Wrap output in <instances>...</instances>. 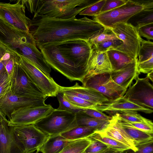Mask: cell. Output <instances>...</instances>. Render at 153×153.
Instances as JSON below:
<instances>
[{
	"label": "cell",
	"mask_w": 153,
	"mask_h": 153,
	"mask_svg": "<svg viewBox=\"0 0 153 153\" xmlns=\"http://www.w3.org/2000/svg\"><path fill=\"white\" fill-rule=\"evenodd\" d=\"M102 25L86 17L68 19L33 15L29 33L36 46L40 49L49 44L77 39L89 41L105 28Z\"/></svg>",
	"instance_id": "6da1fadb"
},
{
	"label": "cell",
	"mask_w": 153,
	"mask_h": 153,
	"mask_svg": "<svg viewBox=\"0 0 153 153\" xmlns=\"http://www.w3.org/2000/svg\"><path fill=\"white\" fill-rule=\"evenodd\" d=\"M93 0H21L32 14L60 19L76 16L82 10L97 1Z\"/></svg>",
	"instance_id": "7a4b0ae2"
},
{
	"label": "cell",
	"mask_w": 153,
	"mask_h": 153,
	"mask_svg": "<svg viewBox=\"0 0 153 153\" xmlns=\"http://www.w3.org/2000/svg\"><path fill=\"white\" fill-rule=\"evenodd\" d=\"M40 50L46 62L51 68L70 81H78L82 82L85 76L84 70L76 67L57 45L54 43L48 44Z\"/></svg>",
	"instance_id": "3957f363"
},
{
	"label": "cell",
	"mask_w": 153,
	"mask_h": 153,
	"mask_svg": "<svg viewBox=\"0 0 153 153\" xmlns=\"http://www.w3.org/2000/svg\"><path fill=\"white\" fill-rule=\"evenodd\" d=\"M34 125L49 136L60 134L77 126L75 114L56 109Z\"/></svg>",
	"instance_id": "277c9868"
},
{
	"label": "cell",
	"mask_w": 153,
	"mask_h": 153,
	"mask_svg": "<svg viewBox=\"0 0 153 153\" xmlns=\"http://www.w3.org/2000/svg\"><path fill=\"white\" fill-rule=\"evenodd\" d=\"M11 127L14 137L24 153L38 151L49 137L34 124Z\"/></svg>",
	"instance_id": "5b68a950"
},
{
	"label": "cell",
	"mask_w": 153,
	"mask_h": 153,
	"mask_svg": "<svg viewBox=\"0 0 153 153\" xmlns=\"http://www.w3.org/2000/svg\"><path fill=\"white\" fill-rule=\"evenodd\" d=\"M110 29L122 42L115 50L124 53L133 59L137 58L143 39L137 29L127 22L116 25Z\"/></svg>",
	"instance_id": "8992f818"
},
{
	"label": "cell",
	"mask_w": 153,
	"mask_h": 153,
	"mask_svg": "<svg viewBox=\"0 0 153 153\" xmlns=\"http://www.w3.org/2000/svg\"><path fill=\"white\" fill-rule=\"evenodd\" d=\"M143 9L142 6L133 0H128L121 6L93 16V20L105 28H111L116 25L127 22L131 17Z\"/></svg>",
	"instance_id": "52a82bcc"
},
{
	"label": "cell",
	"mask_w": 153,
	"mask_h": 153,
	"mask_svg": "<svg viewBox=\"0 0 153 153\" xmlns=\"http://www.w3.org/2000/svg\"><path fill=\"white\" fill-rule=\"evenodd\" d=\"M19 55L20 57L19 64L34 84L47 97H56L60 92L61 86L32 62Z\"/></svg>",
	"instance_id": "ba28073f"
},
{
	"label": "cell",
	"mask_w": 153,
	"mask_h": 153,
	"mask_svg": "<svg viewBox=\"0 0 153 153\" xmlns=\"http://www.w3.org/2000/svg\"><path fill=\"white\" fill-rule=\"evenodd\" d=\"M82 83V86L98 91L109 101L123 97L127 90L113 80L110 73L102 74L84 78Z\"/></svg>",
	"instance_id": "9c48e42d"
},
{
	"label": "cell",
	"mask_w": 153,
	"mask_h": 153,
	"mask_svg": "<svg viewBox=\"0 0 153 153\" xmlns=\"http://www.w3.org/2000/svg\"><path fill=\"white\" fill-rule=\"evenodd\" d=\"M54 44L59 47L76 67L84 70L92 48V45L89 41L77 39Z\"/></svg>",
	"instance_id": "30bf717a"
},
{
	"label": "cell",
	"mask_w": 153,
	"mask_h": 153,
	"mask_svg": "<svg viewBox=\"0 0 153 153\" xmlns=\"http://www.w3.org/2000/svg\"><path fill=\"white\" fill-rule=\"evenodd\" d=\"M11 92L16 95L30 97L45 99L47 97L16 62H14L11 76Z\"/></svg>",
	"instance_id": "8fae6325"
},
{
	"label": "cell",
	"mask_w": 153,
	"mask_h": 153,
	"mask_svg": "<svg viewBox=\"0 0 153 153\" xmlns=\"http://www.w3.org/2000/svg\"><path fill=\"white\" fill-rule=\"evenodd\" d=\"M33 40L29 33L21 31L0 18V42L9 53L20 54L23 45Z\"/></svg>",
	"instance_id": "7c38bea8"
},
{
	"label": "cell",
	"mask_w": 153,
	"mask_h": 153,
	"mask_svg": "<svg viewBox=\"0 0 153 153\" xmlns=\"http://www.w3.org/2000/svg\"><path fill=\"white\" fill-rule=\"evenodd\" d=\"M25 9L21 0L14 4L0 2V18L16 29L29 33L31 20L26 16Z\"/></svg>",
	"instance_id": "4fadbf2b"
},
{
	"label": "cell",
	"mask_w": 153,
	"mask_h": 153,
	"mask_svg": "<svg viewBox=\"0 0 153 153\" xmlns=\"http://www.w3.org/2000/svg\"><path fill=\"white\" fill-rule=\"evenodd\" d=\"M146 76L139 78L129 87L123 97L138 105L153 109V87Z\"/></svg>",
	"instance_id": "5bb4252c"
},
{
	"label": "cell",
	"mask_w": 153,
	"mask_h": 153,
	"mask_svg": "<svg viewBox=\"0 0 153 153\" xmlns=\"http://www.w3.org/2000/svg\"><path fill=\"white\" fill-rule=\"evenodd\" d=\"M45 99L16 95L11 91L0 100V109L9 120L11 114L16 111L45 105Z\"/></svg>",
	"instance_id": "9a60e30c"
},
{
	"label": "cell",
	"mask_w": 153,
	"mask_h": 153,
	"mask_svg": "<svg viewBox=\"0 0 153 153\" xmlns=\"http://www.w3.org/2000/svg\"><path fill=\"white\" fill-rule=\"evenodd\" d=\"M55 109L50 105L20 109L13 112L8 126H16L34 124Z\"/></svg>",
	"instance_id": "2e32d148"
},
{
	"label": "cell",
	"mask_w": 153,
	"mask_h": 153,
	"mask_svg": "<svg viewBox=\"0 0 153 153\" xmlns=\"http://www.w3.org/2000/svg\"><path fill=\"white\" fill-rule=\"evenodd\" d=\"M84 70L83 79L97 74L111 73L113 70L107 52H98L92 46L90 56Z\"/></svg>",
	"instance_id": "e0dca14e"
},
{
	"label": "cell",
	"mask_w": 153,
	"mask_h": 153,
	"mask_svg": "<svg viewBox=\"0 0 153 153\" xmlns=\"http://www.w3.org/2000/svg\"><path fill=\"white\" fill-rule=\"evenodd\" d=\"M96 110L106 112L111 116L116 113L124 112L139 111L148 114H151L153 112V110L138 105L123 97L98 105Z\"/></svg>",
	"instance_id": "ac0fdd59"
},
{
	"label": "cell",
	"mask_w": 153,
	"mask_h": 153,
	"mask_svg": "<svg viewBox=\"0 0 153 153\" xmlns=\"http://www.w3.org/2000/svg\"><path fill=\"white\" fill-rule=\"evenodd\" d=\"M76 96L90 102L100 105L109 100L103 95L93 89L84 87L76 82L70 87L61 86L60 92Z\"/></svg>",
	"instance_id": "d6986e66"
},
{
	"label": "cell",
	"mask_w": 153,
	"mask_h": 153,
	"mask_svg": "<svg viewBox=\"0 0 153 153\" xmlns=\"http://www.w3.org/2000/svg\"><path fill=\"white\" fill-rule=\"evenodd\" d=\"M137 58L135 59L120 69L110 73L113 80L126 90L134 80L138 79L140 74L137 68Z\"/></svg>",
	"instance_id": "ffe728a7"
},
{
	"label": "cell",
	"mask_w": 153,
	"mask_h": 153,
	"mask_svg": "<svg viewBox=\"0 0 153 153\" xmlns=\"http://www.w3.org/2000/svg\"><path fill=\"white\" fill-rule=\"evenodd\" d=\"M8 123V120L0 123V153H24Z\"/></svg>",
	"instance_id": "44dd1931"
},
{
	"label": "cell",
	"mask_w": 153,
	"mask_h": 153,
	"mask_svg": "<svg viewBox=\"0 0 153 153\" xmlns=\"http://www.w3.org/2000/svg\"><path fill=\"white\" fill-rule=\"evenodd\" d=\"M111 117L117 128L127 138L132 141L137 147L153 143V134L127 126L121 124L117 121L115 116Z\"/></svg>",
	"instance_id": "7402d4cb"
},
{
	"label": "cell",
	"mask_w": 153,
	"mask_h": 153,
	"mask_svg": "<svg viewBox=\"0 0 153 153\" xmlns=\"http://www.w3.org/2000/svg\"><path fill=\"white\" fill-rule=\"evenodd\" d=\"M94 132L123 143L129 147L134 152L138 150L134 142L127 138L117 128L112 117L109 123L102 129Z\"/></svg>",
	"instance_id": "603a6c76"
},
{
	"label": "cell",
	"mask_w": 153,
	"mask_h": 153,
	"mask_svg": "<svg viewBox=\"0 0 153 153\" xmlns=\"http://www.w3.org/2000/svg\"><path fill=\"white\" fill-rule=\"evenodd\" d=\"M72 141L65 139L60 134L49 136L37 151L42 153H59Z\"/></svg>",
	"instance_id": "cb8c5ba5"
},
{
	"label": "cell",
	"mask_w": 153,
	"mask_h": 153,
	"mask_svg": "<svg viewBox=\"0 0 153 153\" xmlns=\"http://www.w3.org/2000/svg\"><path fill=\"white\" fill-rule=\"evenodd\" d=\"M107 53L113 71L120 69L134 59L124 53L115 50H109Z\"/></svg>",
	"instance_id": "d4e9b609"
},
{
	"label": "cell",
	"mask_w": 153,
	"mask_h": 153,
	"mask_svg": "<svg viewBox=\"0 0 153 153\" xmlns=\"http://www.w3.org/2000/svg\"><path fill=\"white\" fill-rule=\"evenodd\" d=\"M87 138L101 142L110 148L121 153L131 150L129 147L123 143L94 131Z\"/></svg>",
	"instance_id": "484cf974"
},
{
	"label": "cell",
	"mask_w": 153,
	"mask_h": 153,
	"mask_svg": "<svg viewBox=\"0 0 153 153\" xmlns=\"http://www.w3.org/2000/svg\"><path fill=\"white\" fill-rule=\"evenodd\" d=\"M137 29L140 27L153 23V10L143 9L131 17L127 21Z\"/></svg>",
	"instance_id": "4316f807"
},
{
	"label": "cell",
	"mask_w": 153,
	"mask_h": 153,
	"mask_svg": "<svg viewBox=\"0 0 153 153\" xmlns=\"http://www.w3.org/2000/svg\"><path fill=\"white\" fill-rule=\"evenodd\" d=\"M76 116L77 126L91 127L94 128L96 130H101L109 122L93 118L81 111L76 114Z\"/></svg>",
	"instance_id": "83f0119b"
},
{
	"label": "cell",
	"mask_w": 153,
	"mask_h": 153,
	"mask_svg": "<svg viewBox=\"0 0 153 153\" xmlns=\"http://www.w3.org/2000/svg\"><path fill=\"white\" fill-rule=\"evenodd\" d=\"M95 131L92 127L77 126L60 134L67 139L74 140L87 137Z\"/></svg>",
	"instance_id": "f1b7e54d"
},
{
	"label": "cell",
	"mask_w": 153,
	"mask_h": 153,
	"mask_svg": "<svg viewBox=\"0 0 153 153\" xmlns=\"http://www.w3.org/2000/svg\"><path fill=\"white\" fill-rule=\"evenodd\" d=\"M91 142L87 137L73 140L59 153H84Z\"/></svg>",
	"instance_id": "f546056e"
},
{
	"label": "cell",
	"mask_w": 153,
	"mask_h": 153,
	"mask_svg": "<svg viewBox=\"0 0 153 153\" xmlns=\"http://www.w3.org/2000/svg\"><path fill=\"white\" fill-rule=\"evenodd\" d=\"M137 63L141 62L153 57V43L149 40L142 39L139 51Z\"/></svg>",
	"instance_id": "4dcf8cb0"
},
{
	"label": "cell",
	"mask_w": 153,
	"mask_h": 153,
	"mask_svg": "<svg viewBox=\"0 0 153 153\" xmlns=\"http://www.w3.org/2000/svg\"><path fill=\"white\" fill-rule=\"evenodd\" d=\"M64 98L73 105L82 109H92L96 110L98 105L93 103L76 96L62 94Z\"/></svg>",
	"instance_id": "1f68e13d"
},
{
	"label": "cell",
	"mask_w": 153,
	"mask_h": 153,
	"mask_svg": "<svg viewBox=\"0 0 153 153\" xmlns=\"http://www.w3.org/2000/svg\"><path fill=\"white\" fill-rule=\"evenodd\" d=\"M115 116L117 121L120 124L131 127L151 134H153V123L152 121L147 119L146 120L137 123L127 122L119 119L115 115Z\"/></svg>",
	"instance_id": "d6a6232c"
},
{
	"label": "cell",
	"mask_w": 153,
	"mask_h": 153,
	"mask_svg": "<svg viewBox=\"0 0 153 153\" xmlns=\"http://www.w3.org/2000/svg\"><path fill=\"white\" fill-rule=\"evenodd\" d=\"M11 76L5 70L0 74V100L11 91Z\"/></svg>",
	"instance_id": "836d02e7"
},
{
	"label": "cell",
	"mask_w": 153,
	"mask_h": 153,
	"mask_svg": "<svg viewBox=\"0 0 153 153\" xmlns=\"http://www.w3.org/2000/svg\"><path fill=\"white\" fill-rule=\"evenodd\" d=\"M118 39L110 29L105 28L98 34L91 38L89 41L92 45H94L105 41Z\"/></svg>",
	"instance_id": "e575fe53"
},
{
	"label": "cell",
	"mask_w": 153,
	"mask_h": 153,
	"mask_svg": "<svg viewBox=\"0 0 153 153\" xmlns=\"http://www.w3.org/2000/svg\"><path fill=\"white\" fill-rule=\"evenodd\" d=\"M114 114L120 120L127 122H141L147 119L136 111L124 112Z\"/></svg>",
	"instance_id": "d590c367"
},
{
	"label": "cell",
	"mask_w": 153,
	"mask_h": 153,
	"mask_svg": "<svg viewBox=\"0 0 153 153\" xmlns=\"http://www.w3.org/2000/svg\"><path fill=\"white\" fill-rule=\"evenodd\" d=\"M122 44V42L120 40L114 39L101 42L92 46L97 51L104 52L109 50H115Z\"/></svg>",
	"instance_id": "8d00e7d4"
},
{
	"label": "cell",
	"mask_w": 153,
	"mask_h": 153,
	"mask_svg": "<svg viewBox=\"0 0 153 153\" xmlns=\"http://www.w3.org/2000/svg\"><path fill=\"white\" fill-rule=\"evenodd\" d=\"M106 1V0H98L96 2L81 11L79 13V15L92 16L99 15Z\"/></svg>",
	"instance_id": "74e56055"
},
{
	"label": "cell",
	"mask_w": 153,
	"mask_h": 153,
	"mask_svg": "<svg viewBox=\"0 0 153 153\" xmlns=\"http://www.w3.org/2000/svg\"><path fill=\"white\" fill-rule=\"evenodd\" d=\"M56 97L59 103L57 110L68 111L76 114L81 111L82 109L73 105L65 100L60 92L58 93Z\"/></svg>",
	"instance_id": "f35d334b"
},
{
	"label": "cell",
	"mask_w": 153,
	"mask_h": 153,
	"mask_svg": "<svg viewBox=\"0 0 153 153\" xmlns=\"http://www.w3.org/2000/svg\"><path fill=\"white\" fill-rule=\"evenodd\" d=\"M81 111L87 115L96 119L109 122L111 117L108 116L102 112L92 109H82Z\"/></svg>",
	"instance_id": "ab89813d"
},
{
	"label": "cell",
	"mask_w": 153,
	"mask_h": 153,
	"mask_svg": "<svg viewBox=\"0 0 153 153\" xmlns=\"http://www.w3.org/2000/svg\"><path fill=\"white\" fill-rule=\"evenodd\" d=\"M127 0H106L100 14L112 10L124 4Z\"/></svg>",
	"instance_id": "60d3db41"
},
{
	"label": "cell",
	"mask_w": 153,
	"mask_h": 153,
	"mask_svg": "<svg viewBox=\"0 0 153 153\" xmlns=\"http://www.w3.org/2000/svg\"><path fill=\"white\" fill-rule=\"evenodd\" d=\"M137 66L140 73L147 74L153 71V57L141 62H137Z\"/></svg>",
	"instance_id": "b9f144b4"
},
{
	"label": "cell",
	"mask_w": 153,
	"mask_h": 153,
	"mask_svg": "<svg viewBox=\"0 0 153 153\" xmlns=\"http://www.w3.org/2000/svg\"><path fill=\"white\" fill-rule=\"evenodd\" d=\"M137 30L140 37H144L148 40L153 39V23L140 27Z\"/></svg>",
	"instance_id": "7bdbcfd3"
},
{
	"label": "cell",
	"mask_w": 153,
	"mask_h": 153,
	"mask_svg": "<svg viewBox=\"0 0 153 153\" xmlns=\"http://www.w3.org/2000/svg\"><path fill=\"white\" fill-rule=\"evenodd\" d=\"M137 148V151L131 153H153V143L141 146Z\"/></svg>",
	"instance_id": "ee69618b"
},
{
	"label": "cell",
	"mask_w": 153,
	"mask_h": 153,
	"mask_svg": "<svg viewBox=\"0 0 153 153\" xmlns=\"http://www.w3.org/2000/svg\"><path fill=\"white\" fill-rule=\"evenodd\" d=\"M133 1L137 4L142 6L143 7V9L153 10V0Z\"/></svg>",
	"instance_id": "f6af8a7d"
},
{
	"label": "cell",
	"mask_w": 153,
	"mask_h": 153,
	"mask_svg": "<svg viewBox=\"0 0 153 153\" xmlns=\"http://www.w3.org/2000/svg\"><path fill=\"white\" fill-rule=\"evenodd\" d=\"M10 58L8 60L5 66L6 70L9 76H11L13 71L14 64V57L13 55L10 54Z\"/></svg>",
	"instance_id": "bcb514c9"
},
{
	"label": "cell",
	"mask_w": 153,
	"mask_h": 153,
	"mask_svg": "<svg viewBox=\"0 0 153 153\" xmlns=\"http://www.w3.org/2000/svg\"><path fill=\"white\" fill-rule=\"evenodd\" d=\"M8 50L7 48L0 42V61L5 53L8 52Z\"/></svg>",
	"instance_id": "7dc6e473"
},
{
	"label": "cell",
	"mask_w": 153,
	"mask_h": 153,
	"mask_svg": "<svg viewBox=\"0 0 153 153\" xmlns=\"http://www.w3.org/2000/svg\"><path fill=\"white\" fill-rule=\"evenodd\" d=\"M8 59L7 60H3L1 59L0 60V74L6 70V65Z\"/></svg>",
	"instance_id": "c3c4849f"
},
{
	"label": "cell",
	"mask_w": 153,
	"mask_h": 153,
	"mask_svg": "<svg viewBox=\"0 0 153 153\" xmlns=\"http://www.w3.org/2000/svg\"><path fill=\"white\" fill-rule=\"evenodd\" d=\"M6 116L0 109V123L3 120H7Z\"/></svg>",
	"instance_id": "681fc988"
},
{
	"label": "cell",
	"mask_w": 153,
	"mask_h": 153,
	"mask_svg": "<svg viewBox=\"0 0 153 153\" xmlns=\"http://www.w3.org/2000/svg\"><path fill=\"white\" fill-rule=\"evenodd\" d=\"M149 79H150L152 82L153 81V71L147 74L146 76Z\"/></svg>",
	"instance_id": "f907efd6"
},
{
	"label": "cell",
	"mask_w": 153,
	"mask_h": 153,
	"mask_svg": "<svg viewBox=\"0 0 153 153\" xmlns=\"http://www.w3.org/2000/svg\"><path fill=\"white\" fill-rule=\"evenodd\" d=\"M38 152H38V151H36V153H38Z\"/></svg>",
	"instance_id": "816d5d0a"
}]
</instances>
